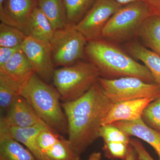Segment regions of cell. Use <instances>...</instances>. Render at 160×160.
<instances>
[{
  "label": "cell",
  "instance_id": "obj_16",
  "mask_svg": "<svg viewBox=\"0 0 160 160\" xmlns=\"http://www.w3.org/2000/svg\"><path fill=\"white\" fill-rule=\"evenodd\" d=\"M0 160H38L22 144L13 138L0 124Z\"/></svg>",
  "mask_w": 160,
  "mask_h": 160
},
{
  "label": "cell",
  "instance_id": "obj_34",
  "mask_svg": "<svg viewBox=\"0 0 160 160\" xmlns=\"http://www.w3.org/2000/svg\"><path fill=\"white\" fill-rule=\"evenodd\" d=\"M6 0H0V8H2Z\"/></svg>",
  "mask_w": 160,
  "mask_h": 160
},
{
  "label": "cell",
  "instance_id": "obj_5",
  "mask_svg": "<svg viewBox=\"0 0 160 160\" xmlns=\"http://www.w3.org/2000/svg\"><path fill=\"white\" fill-rule=\"evenodd\" d=\"M144 1L124 5L109 19L102 32V38L116 43L137 35L143 22L152 15Z\"/></svg>",
  "mask_w": 160,
  "mask_h": 160
},
{
  "label": "cell",
  "instance_id": "obj_26",
  "mask_svg": "<svg viewBox=\"0 0 160 160\" xmlns=\"http://www.w3.org/2000/svg\"><path fill=\"white\" fill-rule=\"evenodd\" d=\"M142 118L147 125L160 131V97L147 106Z\"/></svg>",
  "mask_w": 160,
  "mask_h": 160
},
{
  "label": "cell",
  "instance_id": "obj_19",
  "mask_svg": "<svg viewBox=\"0 0 160 160\" xmlns=\"http://www.w3.org/2000/svg\"><path fill=\"white\" fill-rule=\"evenodd\" d=\"M137 36L143 46L160 56V16H149L144 21Z\"/></svg>",
  "mask_w": 160,
  "mask_h": 160
},
{
  "label": "cell",
  "instance_id": "obj_15",
  "mask_svg": "<svg viewBox=\"0 0 160 160\" xmlns=\"http://www.w3.org/2000/svg\"><path fill=\"white\" fill-rule=\"evenodd\" d=\"M34 72L31 64L21 48L7 62L0 67V73L5 75L21 86Z\"/></svg>",
  "mask_w": 160,
  "mask_h": 160
},
{
  "label": "cell",
  "instance_id": "obj_1",
  "mask_svg": "<svg viewBox=\"0 0 160 160\" xmlns=\"http://www.w3.org/2000/svg\"><path fill=\"white\" fill-rule=\"evenodd\" d=\"M113 104L98 81L82 96L62 103L68 123V139L78 154L100 138L103 120Z\"/></svg>",
  "mask_w": 160,
  "mask_h": 160
},
{
  "label": "cell",
  "instance_id": "obj_31",
  "mask_svg": "<svg viewBox=\"0 0 160 160\" xmlns=\"http://www.w3.org/2000/svg\"><path fill=\"white\" fill-rule=\"evenodd\" d=\"M136 152L132 146L130 145L128 148V152L125 160H137Z\"/></svg>",
  "mask_w": 160,
  "mask_h": 160
},
{
  "label": "cell",
  "instance_id": "obj_2",
  "mask_svg": "<svg viewBox=\"0 0 160 160\" xmlns=\"http://www.w3.org/2000/svg\"><path fill=\"white\" fill-rule=\"evenodd\" d=\"M85 54L89 62L99 69L101 77L112 79L133 77L155 83L147 67L137 62L116 43L103 38L88 41Z\"/></svg>",
  "mask_w": 160,
  "mask_h": 160
},
{
  "label": "cell",
  "instance_id": "obj_23",
  "mask_svg": "<svg viewBox=\"0 0 160 160\" xmlns=\"http://www.w3.org/2000/svg\"><path fill=\"white\" fill-rule=\"evenodd\" d=\"M98 0H64L68 25L75 26L94 6Z\"/></svg>",
  "mask_w": 160,
  "mask_h": 160
},
{
  "label": "cell",
  "instance_id": "obj_20",
  "mask_svg": "<svg viewBox=\"0 0 160 160\" xmlns=\"http://www.w3.org/2000/svg\"><path fill=\"white\" fill-rule=\"evenodd\" d=\"M55 31L50 21L38 6L32 15L26 35L50 42Z\"/></svg>",
  "mask_w": 160,
  "mask_h": 160
},
{
  "label": "cell",
  "instance_id": "obj_33",
  "mask_svg": "<svg viewBox=\"0 0 160 160\" xmlns=\"http://www.w3.org/2000/svg\"><path fill=\"white\" fill-rule=\"evenodd\" d=\"M117 2L119 3L121 5L124 6V5H127L134 2H138V1H142L143 0H114Z\"/></svg>",
  "mask_w": 160,
  "mask_h": 160
},
{
  "label": "cell",
  "instance_id": "obj_7",
  "mask_svg": "<svg viewBox=\"0 0 160 160\" xmlns=\"http://www.w3.org/2000/svg\"><path fill=\"white\" fill-rule=\"evenodd\" d=\"M87 42L74 26L56 30L50 41L54 66H71L79 61L85 54Z\"/></svg>",
  "mask_w": 160,
  "mask_h": 160
},
{
  "label": "cell",
  "instance_id": "obj_25",
  "mask_svg": "<svg viewBox=\"0 0 160 160\" xmlns=\"http://www.w3.org/2000/svg\"><path fill=\"white\" fill-rule=\"evenodd\" d=\"M99 137L104 143L119 142L130 145L131 139L124 131L113 124L104 125L100 129Z\"/></svg>",
  "mask_w": 160,
  "mask_h": 160
},
{
  "label": "cell",
  "instance_id": "obj_17",
  "mask_svg": "<svg viewBox=\"0 0 160 160\" xmlns=\"http://www.w3.org/2000/svg\"><path fill=\"white\" fill-rule=\"evenodd\" d=\"M129 54L139 60L151 72L155 82L160 87V56L138 41H132L126 45Z\"/></svg>",
  "mask_w": 160,
  "mask_h": 160
},
{
  "label": "cell",
  "instance_id": "obj_9",
  "mask_svg": "<svg viewBox=\"0 0 160 160\" xmlns=\"http://www.w3.org/2000/svg\"><path fill=\"white\" fill-rule=\"evenodd\" d=\"M35 73L46 82H52L55 70L50 42L27 36L21 46Z\"/></svg>",
  "mask_w": 160,
  "mask_h": 160
},
{
  "label": "cell",
  "instance_id": "obj_14",
  "mask_svg": "<svg viewBox=\"0 0 160 160\" xmlns=\"http://www.w3.org/2000/svg\"><path fill=\"white\" fill-rule=\"evenodd\" d=\"M113 125L124 131L129 136L143 140L153 148L160 160V131L147 125L142 119L133 121H122Z\"/></svg>",
  "mask_w": 160,
  "mask_h": 160
},
{
  "label": "cell",
  "instance_id": "obj_3",
  "mask_svg": "<svg viewBox=\"0 0 160 160\" xmlns=\"http://www.w3.org/2000/svg\"><path fill=\"white\" fill-rule=\"evenodd\" d=\"M20 95L31 105L40 118L62 134L68 133L67 119L60 103L61 97L55 87L33 73L21 86Z\"/></svg>",
  "mask_w": 160,
  "mask_h": 160
},
{
  "label": "cell",
  "instance_id": "obj_13",
  "mask_svg": "<svg viewBox=\"0 0 160 160\" xmlns=\"http://www.w3.org/2000/svg\"><path fill=\"white\" fill-rule=\"evenodd\" d=\"M153 99L146 98L113 103L102 126L122 121H136L142 118L144 110Z\"/></svg>",
  "mask_w": 160,
  "mask_h": 160
},
{
  "label": "cell",
  "instance_id": "obj_8",
  "mask_svg": "<svg viewBox=\"0 0 160 160\" xmlns=\"http://www.w3.org/2000/svg\"><path fill=\"white\" fill-rule=\"evenodd\" d=\"M114 0H98L75 26L87 41L102 38V32L109 19L123 6Z\"/></svg>",
  "mask_w": 160,
  "mask_h": 160
},
{
  "label": "cell",
  "instance_id": "obj_30",
  "mask_svg": "<svg viewBox=\"0 0 160 160\" xmlns=\"http://www.w3.org/2000/svg\"><path fill=\"white\" fill-rule=\"evenodd\" d=\"M149 6L152 14L160 16V0H143Z\"/></svg>",
  "mask_w": 160,
  "mask_h": 160
},
{
  "label": "cell",
  "instance_id": "obj_18",
  "mask_svg": "<svg viewBox=\"0 0 160 160\" xmlns=\"http://www.w3.org/2000/svg\"><path fill=\"white\" fill-rule=\"evenodd\" d=\"M47 127L49 126L46 124H41L26 128L6 127L12 137L29 149L38 160H45L39 146L38 138L41 131Z\"/></svg>",
  "mask_w": 160,
  "mask_h": 160
},
{
  "label": "cell",
  "instance_id": "obj_24",
  "mask_svg": "<svg viewBox=\"0 0 160 160\" xmlns=\"http://www.w3.org/2000/svg\"><path fill=\"white\" fill-rule=\"evenodd\" d=\"M27 37L16 27L3 22L0 24V47H21Z\"/></svg>",
  "mask_w": 160,
  "mask_h": 160
},
{
  "label": "cell",
  "instance_id": "obj_29",
  "mask_svg": "<svg viewBox=\"0 0 160 160\" xmlns=\"http://www.w3.org/2000/svg\"><path fill=\"white\" fill-rule=\"evenodd\" d=\"M21 47H0V67L5 65Z\"/></svg>",
  "mask_w": 160,
  "mask_h": 160
},
{
  "label": "cell",
  "instance_id": "obj_4",
  "mask_svg": "<svg viewBox=\"0 0 160 160\" xmlns=\"http://www.w3.org/2000/svg\"><path fill=\"white\" fill-rule=\"evenodd\" d=\"M100 77L99 70L93 64L79 61L55 69L52 82L61 100L69 102L84 95Z\"/></svg>",
  "mask_w": 160,
  "mask_h": 160
},
{
  "label": "cell",
  "instance_id": "obj_6",
  "mask_svg": "<svg viewBox=\"0 0 160 160\" xmlns=\"http://www.w3.org/2000/svg\"><path fill=\"white\" fill-rule=\"evenodd\" d=\"M105 94L113 103L160 97V87L156 83L147 82L138 78L126 77L110 79L100 77L98 80Z\"/></svg>",
  "mask_w": 160,
  "mask_h": 160
},
{
  "label": "cell",
  "instance_id": "obj_12",
  "mask_svg": "<svg viewBox=\"0 0 160 160\" xmlns=\"http://www.w3.org/2000/svg\"><path fill=\"white\" fill-rule=\"evenodd\" d=\"M0 124L7 128H29L41 124L46 125L28 101L21 95L18 97L8 111L1 116Z\"/></svg>",
  "mask_w": 160,
  "mask_h": 160
},
{
  "label": "cell",
  "instance_id": "obj_22",
  "mask_svg": "<svg viewBox=\"0 0 160 160\" xmlns=\"http://www.w3.org/2000/svg\"><path fill=\"white\" fill-rule=\"evenodd\" d=\"M21 86L6 75L0 73V110L6 113L20 95Z\"/></svg>",
  "mask_w": 160,
  "mask_h": 160
},
{
  "label": "cell",
  "instance_id": "obj_27",
  "mask_svg": "<svg viewBox=\"0 0 160 160\" xmlns=\"http://www.w3.org/2000/svg\"><path fill=\"white\" fill-rule=\"evenodd\" d=\"M129 146L119 142L104 143L103 150L106 156L109 158L125 160Z\"/></svg>",
  "mask_w": 160,
  "mask_h": 160
},
{
  "label": "cell",
  "instance_id": "obj_21",
  "mask_svg": "<svg viewBox=\"0 0 160 160\" xmlns=\"http://www.w3.org/2000/svg\"><path fill=\"white\" fill-rule=\"evenodd\" d=\"M38 7L49 19L55 30L68 25L64 0H38Z\"/></svg>",
  "mask_w": 160,
  "mask_h": 160
},
{
  "label": "cell",
  "instance_id": "obj_11",
  "mask_svg": "<svg viewBox=\"0 0 160 160\" xmlns=\"http://www.w3.org/2000/svg\"><path fill=\"white\" fill-rule=\"evenodd\" d=\"M38 0H6L0 8L1 22L16 27L26 35L29 21Z\"/></svg>",
  "mask_w": 160,
  "mask_h": 160
},
{
  "label": "cell",
  "instance_id": "obj_28",
  "mask_svg": "<svg viewBox=\"0 0 160 160\" xmlns=\"http://www.w3.org/2000/svg\"><path fill=\"white\" fill-rule=\"evenodd\" d=\"M130 145L132 146L136 152L138 160H154L140 140L136 138L131 139Z\"/></svg>",
  "mask_w": 160,
  "mask_h": 160
},
{
  "label": "cell",
  "instance_id": "obj_32",
  "mask_svg": "<svg viewBox=\"0 0 160 160\" xmlns=\"http://www.w3.org/2000/svg\"><path fill=\"white\" fill-rule=\"evenodd\" d=\"M101 158H102V154L101 152H92L90 155L88 160H101Z\"/></svg>",
  "mask_w": 160,
  "mask_h": 160
},
{
  "label": "cell",
  "instance_id": "obj_10",
  "mask_svg": "<svg viewBox=\"0 0 160 160\" xmlns=\"http://www.w3.org/2000/svg\"><path fill=\"white\" fill-rule=\"evenodd\" d=\"M38 142L45 160H81L68 139L49 127L41 131Z\"/></svg>",
  "mask_w": 160,
  "mask_h": 160
}]
</instances>
